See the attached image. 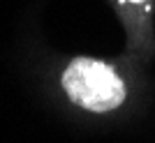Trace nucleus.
I'll return each mask as SVG.
<instances>
[{
	"mask_svg": "<svg viewBox=\"0 0 155 143\" xmlns=\"http://www.w3.org/2000/svg\"><path fill=\"white\" fill-rule=\"evenodd\" d=\"M65 92L74 104L88 111H111L125 99V83L107 62L77 58L63 74Z\"/></svg>",
	"mask_w": 155,
	"mask_h": 143,
	"instance_id": "1",
	"label": "nucleus"
},
{
	"mask_svg": "<svg viewBox=\"0 0 155 143\" xmlns=\"http://www.w3.org/2000/svg\"><path fill=\"white\" fill-rule=\"evenodd\" d=\"M130 2H143V0H130Z\"/></svg>",
	"mask_w": 155,
	"mask_h": 143,
	"instance_id": "2",
	"label": "nucleus"
}]
</instances>
